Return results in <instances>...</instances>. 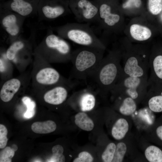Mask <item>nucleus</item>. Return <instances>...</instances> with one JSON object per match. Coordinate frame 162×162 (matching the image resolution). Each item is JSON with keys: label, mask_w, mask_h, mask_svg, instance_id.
<instances>
[{"label": "nucleus", "mask_w": 162, "mask_h": 162, "mask_svg": "<svg viewBox=\"0 0 162 162\" xmlns=\"http://www.w3.org/2000/svg\"><path fill=\"white\" fill-rule=\"evenodd\" d=\"M121 55L113 50L103 57L100 64L89 78L93 80L95 89L102 94L110 92L124 72L121 63Z\"/></svg>", "instance_id": "1"}, {"label": "nucleus", "mask_w": 162, "mask_h": 162, "mask_svg": "<svg viewBox=\"0 0 162 162\" xmlns=\"http://www.w3.org/2000/svg\"><path fill=\"white\" fill-rule=\"evenodd\" d=\"M104 50L82 46L73 51L70 80H85L89 78L103 58Z\"/></svg>", "instance_id": "2"}, {"label": "nucleus", "mask_w": 162, "mask_h": 162, "mask_svg": "<svg viewBox=\"0 0 162 162\" xmlns=\"http://www.w3.org/2000/svg\"><path fill=\"white\" fill-rule=\"evenodd\" d=\"M88 24L78 23L67 24L57 29L59 36L82 46L105 50L103 42L96 36Z\"/></svg>", "instance_id": "3"}, {"label": "nucleus", "mask_w": 162, "mask_h": 162, "mask_svg": "<svg viewBox=\"0 0 162 162\" xmlns=\"http://www.w3.org/2000/svg\"><path fill=\"white\" fill-rule=\"evenodd\" d=\"M148 79V77L130 76L124 72L110 92L114 95L125 94L136 100L141 96L146 94Z\"/></svg>", "instance_id": "4"}, {"label": "nucleus", "mask_w": 162, "mask_h": 162, "mask_svg": "<svg viewBox=\"0 0 162 162\" xmlns=\"http://www.w3.org/2000/svg\"><path fill=\"white\" fill-rule=\"evenodd\" d=\"M45 58L50 62L62 63L70 60L72 52L70 46L64 38L53 34L47 35L42 43Z\"/></svg>", "instance_id": "5"}, {"label": "nucleus", "mask_w": 162, "mask_h": 162, "mask_svg": "<svg viewBox=\"0 0 162 162\" xmlns=\"http://www.w3.org/2000/svg\"><path fill=\"white\" fill-rule=\"evenodd\" d=\"M129 52L124 59L122 66L124 73L132 77H148L149 69L148 57L140 53Z\"/></svg>", "instance_id": "6"}, {"label": "nucleus", "mask_w": 162, "mask_h": 162, "mask_svg": "<svg viewBox=\"0 0 162 162\" xmlns=\"http://www.w3.org/2000/svg\"><path fill=\"white\" fill-rule=\"evenodd\" d=\"M71 11L79 23L99 24L98 7L88 0L79 1L76 8H72Z\"/></svg>", "instance_id": "7"}, {"label": "nucleus", "mask_w": 162, "mask_h": 162, "mask_svg": "<svg viewBox=\"0 0 162 162\" xmlns=\"http://www.w3.org/2000/svg\"><path fill=\"white\" fill-rule=\"evenodd\" d=\"M35 80L38 85L50 88L61 84H74L72 81L64 78L58 71L50 67H44L38 70L35 75Z\"/></svg>", "instance_id": "8"}, {"label": "nucleus", "mask_w": 162, "mask_h": 162, "mask_svg": "<svg viewBox=\"0 0 162 162\" xmlns=\"http://www.w3.org/2000/svg\"><path fill=\"white\" fill-rule=\"evenodd\" d=\"M40 0H9L2 4L1 8L22 16L38 11Z\"/></svg>", "instance_id": "9"}, {"label": "nucleus", "mask_w": 162, "mask_h": 162, "mask_svg": "<svg viewBox=\"0 0 162 162\" xmlns=\"http://www.w3.org/2000/svg\"><path fill=\"white\" fill-rule=\"evenodd\" d=\"M67 11L64 5L55 0H40L38 9L45 18L50 20L64 15L67 13Z\"/></svg>", "instance_id": "10"}, {"label": "nucleus", "mask_w": 162, "mask_h": 162, "mask_svg": "<svg viewBox=\"0 0 162 162\" xmlns=\"http://www.w3.org/2000/svg\"><path fill=\"white\" fill-rule=\"evenodd\" d=\"M74 86L73 85L63 84L50 88L44 94V100L49 104L55 105L61 104L66 100L69 89Z\"/></svg>", "instance_id": "11"}, {"label": "nucleus", "mask_w": 162, "mask_h": 162, "mask_svg": "<svg viewBox=\"0 0 162 162\" xmlns=\"http://www.w3.org/2000/svg\"><path fill=\"white\" fill-rule=\"evenodd\" d=\"M98 8L99 24L101 26L113 28L119 22L120 16L118 13L113 12L110 5L103 3L100 5Z\"/></svg>", "instance_id": "12"}, {"label": "nucleus", "mask_w": 162, "mask_h": 162, "mask_svg": "<svg viewBox=\"0 0 162 162\" xmlns=\"http://www.w3.org/2000/svg\"><path fill=\"white\" fill-rule=\"evenodd\" d=\"M21 83V80L17 78L10 79L5 82L1 88V100L5 102L11 100L20 89Z\"/></svg>", "instance_id": "13"}, {"label": "nucleus", "mask_w": 162, "mask_h": 162, "mask_svg": "<svg viewBox=\"0 0 162 162\" xmlns=\"http://www.w3.org/2000/svg\"><path fill=\"white\" fill-rule=\"evenodd\" d=\"M6 10L8 13L3 17L2 20V25L9 35L12 37L16 36L19 34L20 30V23L18 18L19 15Z\"/></svg>", "instance_id": "14"}, {"label": "nucleus", "mask_w": 162, "mask_h": 162, "mask_svg": "<svg viewBox=\"0 0 162 162\" xmlns=\"http://www.w3.org/2000/svg\"><path fill=\"white\" fill-rule=\"evenodd\" d=\"M92 89L88 87L77 92L79 95L78 104L83 112L91 111L95 106L96 98Z\"/></svg>", "instance_id": "15"}, {"label": "nucleus", "mask_w": 162, "mask_h": 162, "mask_svg": "<svg viewBox=\"0 0 162 162\" xmlns=\"http://www.w3.org/2000/svg\"><path fill=\"white\" fill-rule=\"evenodd\" d=\"M149 64L151 75L148 80L153 81L156 78L162 81V53H158L153 56L149 59Z\"/></svg>", "instance_id": "16"}, {"label": "nucleus", "mask_w": 162, "mask_h": 162, "mask_svg": "<svg viewBox=\"0 0 162 162\" xmlns=\"http://www.w3.org/2000/svg\"><path fill=\"white\" fill-rule=\"evenodd\" d=\"M130 31L133 38L139 41L146 40L149 39L152 34V32L149 28L137 24L132 25Z\"/></svg>", "instance_id": "17"}, {"label": "nucleus", "mask_w": 162, "mask_h": 162, "mask_svg": "<svg viewBox=\"0 0 162 162\" xmlns=\"http://www.w3.org/2000/svg\"><path fill=\"white\" fill-rule=\"evenodd\" d=\"M129 128V124L124 118L118 119L113 125L111 130L113 137L116 140L123 139L128 132Z\"/></svg>", "instance_id": "18"}, {"label": "nucleus", "mask_w": 162, "mask_h": 162, "mask_svg": "<svg viewBox=\"0 0 162 162\" xmlns=\"http://www.w3.org/2000/svg\"><path fill=\"white\" fill-rule=\"evenodd\" d=\"M121 94L123 95L124 97L119 106V111L124 116H130L133 113L136 109V101L127 95H125L124 97V94Z\"/></svg>", "instance_id": "19"}, {"label": "nucleus", "mask_w": 162, "mask_h": 162, "mask_svg": "<svg viewBox=\"0 0 162 162\" xmlns=\"http://www.w3.org/2000/svg\"><path fill=\"white\" fill-rule=\"evenodd\" d=\"M75 123L80 129L86 131L92 130L94 127L93 120L84 112H78L75 115Z\"/></svg>", "instance_id": "20"}, {"label": "nucleus", "mask_w": 162, "mask_h": 162, "mask_svg": "<svg viewBox=\"0 0 162 162\" xmlns=\"http://www.w3.org/2000/svg\"><path fill=\"white\" fill-rule=\"evenodd\" d=\"M32 130L39 134H46L54 131L56 128L55 123L51 120L43 122H36L32 125Z\"/></svg>", "instance_id": "21"}, {"label": "nucleus", "mask_w": 162, "mask_h": 162, "mask_svg": "<svg viewBox=\"0 0 162 162\" xmlns=\"http://www.w3.org/2000/svg\"><path fill=\"white\" fill-rule=\"evenodd\" d=\"M145 157L150 162H162V151L158 147L152 145L148 147L145 152Z\"/></svg>", "instance_id": "22"}, {"label": "nucleus", "mask_w": 162, "mask_h": 162, "mask_svg": "<svg viewBox=\"0 0 162 162\" xmlns=\"http://www.w3.org/2000/svg\"><path fill=\"white\" fill-rule=\"evenodd\" d=\"M25 46L24 42L21 40L14 42L6 51V56L7 59L9 61L14 60L18 52L23 49Z\"/></svg>", "instance_id": "23"}, {"label": "nucleus", "mask_w": 162, "mask_h": 162, "mask_svg": "<svg viewBox=\"0 0 162 162\" xmlns=\"http://www.w3.org/2000/svg\"><path fill=\"white\" fill-rule=\"evenodd\" d=\"M151 96L148 101L149 109L154 112H162V92L161 94Z\"/></svg>", "instance_id": "24"}, {"label": "nucleus", "mask_w": 162, "mask_h": 162, "mask_svg": "<svg viewBox=\"0 0 162 162\" xmlns=\"http://www.w3.org/2000/svg\"><path fill=\"white\" fill-rule=\"evenodd\" d=\"M22 101L27 108L24 114V117L28 119L32 118L35 114V102L30 98L27 96L24 97L22 99Z\"/></svg>", "instance_id": "25"}, {"label": "nucleus", "mask_w": 162, "mask_h": 162, "mask_svg": "<svg viewBox=\"0 0 162 162\" xmlns=\"http://www.w3.org/2000/svg\"><path fill=\"white\" fill-rule=\"evenodd\" d=\"M52 154L48 162H63L65 160L64 156L63 154L64 148L59 145H56L52 148Z\"/></svg>", "instance_id": "26"}, {"label": "nucleus", "mask_w": 162, "mask_h": 162, "mask_svg": "<svg viewBox=\"0 0 162 162\" xmlns=\"http://www.w3.org/2000/svg\"><path fill=\"white\" fill-rule=\"evenodd\" d=\"M127 150V147L125 143L120 142L118 143L116 145L114 157L112 162H122Z\"/></svg>", "instance_id": "27"}, {"label": "nucleus", "mask_w": 162, "mask_h": 162, "mask_svg": "<svg viewBox=\"0 0 162 162\" xmlns=\"http://www.w3.org/2000/svg\"><path fill=\"white\" fill-rule=\"evenodd\" d=\"M149 12L154 16H158L162 13V0H148Z\"/></svg>", "instance_id": "28"}, {"label": "nucleus", "mask_w": 162, "mask_h": 162, "mask_svg": "<svg viewBox=\"0 0 162 162\" xmlns=\"http://www.w3.org/2000/svg\"><path fill=\"white\" fill-rule=\"evenodd\" d=\"M116 145L113 142L108 145L101 155L103 162H111L113 159L115 152Z\"/></svg>", "instance_id": "29"}, {"label": "nucleus", "mask_w": 162, "mask_h": 162, "mask_svg": "<svg viewBox=\"0 0 162 162\" xmlns=\"http://www.w3.org/2000/svg\"><path fill=\"white\" fill-rule=\"evenodd\" d=\"M15 151L9 147H7L0 152V162H11L15 154Z\"/></svg>", "instance_id": "30"}, {"label": "nucleus", "mask_w": 162, "mask_h": 162, "mask_svg": "<svg viewBox=\"0 0 162 162\" xmlns=\"http://www.w3.org/2000/svg\"><path fill=\"white\" fill-rule=\"evenodd\" d=\"M94 158L91 154L86 151H83L79 154L77 157L73 161L74 162H92Z\"/></svg>", "instance_id": "31"}, {"label": "nucleus", "mask_w": 162, "mask_h": 162, "mask_svg": "<svg viewBox=\"0 0 162 162\" xmlns=\"http://www.w3.org/2000/svg\"><path fill=\"white\" fill-rule=\"evenodd\" d=\"M8 131L6 127L2 124H0V148H4L6 146L8 139L7 138Z\"/></svg>", "instance_id": "32"}, {"label": "nucleus", "mask_w": 162, "mask_h": 162, "mask_svg": "<svg viewBox=\"0 0 162 162\" xmlns=\"http://www.w3.org/2000/svg\"><path fill=\"white\" fill-rule=\"evenodd\" d=\"M5 64L4 60L2 58H0V71L1 73H4L5 69Z\"/></svg>", "instance_id": "33"}, {"label": "nucleus", "mask_w": 162, "mask_h": 162, "mask_svg": "<svg viewBox=\"0 0 162 162\" xmlns=\"http://www.w3.org/2000/svg\"><path fill=\"white\" fill-rule=\"evenodd\" d=\"M156 133L159 138L162 140V125L159 126L157 128Z\"/></svg>", "instance_id": "34"}, {"label": "nucleus", "mask_w": 162, "mask_h": 162, "mask_svg": "<svg viewBox=\"0 0 162 162\" xmlns=\"http://www.w3.org/2000/svg\"><path fill=\"white\" fill-rule=\"evenodd\" d=\"M160 25L161 24V26L162 27V13L160 15Z\"/></svg>", "instance_id": "35"}, {"label": "nucleus", "mask_w": 162, "mask_h": 162, "mask_svg": "<svg viewBox=\"0 0 162 162\" xmlns=\"http://www.w3.org/2000/svg\"><path fill=\"white\" fill-rule=\"evenodd\" d=\"M12 148L15 151H16L17 149V146L15 145H13V146L12 147Z\"/></svg>", "instance_id": "36"}]
</instances>
